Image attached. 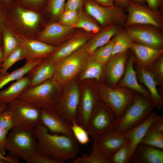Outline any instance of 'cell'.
Here are the masks:
<instances>
[{
    "mask_svg": "<svg viewBox=\"0 0 163 163\" xmlns=\"http://www.w3.org/2000/svg\"><path fill=\"white\" fill-rule=\"evenodd\" d=\"M34 130L38 142L37 153L61 163L76 157L79 148L73 135L51 134L40 122Z\"/></svg>",
    "mask_w": 163,
    "mask_h": 163,
    "instance_id": "6da1fadb",
    "label": "cell"
},
{
    "mask_svg": "<svg viewBox=\"0 0 163 163\" xmlns=\"http://www.w3.org/2000/svg\"><path fill=\"white\" fill-rule=\"evenodd\" d=\"M40 13L15 3L7 10L5 24L16 35L36 39L42 30Z\"/></svg>",
    "mask_w": 163,
    "mask_h": 163,
    "instance_id": "7a4b0ae2",
    "label": "cell"
},
{
    "mask_svg": "<svg viewBox=\"0 0 163 163\" xmlns=\"http://www.w3.org/2000/svg\"><path fill=\"white\" fill-rule=\"evenodd\" d=\"M61 88L51 78L28 88L18 98L40 110H55L62 94Z\"/></svg>",
    "mask_w": 163,
    "mask_h": 163,
    "instance_id": "3957f363",
    "label": "cell"
},
{
    "mask_svg": "<svg viewBox=\"0 0 163 163\" xmlns=\"http://www.w3.org/2000/svg\"><path fill=\"white\" fill-rule=\"evenodd\" d=\"M38 143L34 129H25L14 126L7 136L5 149L10 155L27 162L37 152Z\"/></svg>",
    "mask_w": 163,
    "mask_h": 163,
    "instance_id": "277c9868",
    "label": "cell"
},
{
    "mask_svg": "<svg viewBox=\"0 0 163 163\" xmlns=\"http://www.w3.org/2000/svg\"><path fill=\"white\" fill-rule=\"evenodd\" d=\"M155 105L151 100L136 94L133 102L118 120L113 133L123 134L143 122L152 112Z\"/></svg>",
    "mask_w": 163,
    "mask_h": 163,
    "instance_id": "5b68a950",
    "label": "cell"
},
{
    "mask_svg": "<svg viewBox=\"0 0 163 163\" xmlns=\"http://www.w3.org/2000/svg\"><path fill=\"white\" fill-rule=\"evenodd\" d=\"M89 56L81 47L55 63L52 79L61 88L66 85L82 71Z\"/></svg>",
    "mask_w": 163,
    "mask_h": 163,
    "instance_id": "8992f818",
    "label": "cell"
},
{
    "mask_svg": "<svg viewBox=\"0 0 163 163\" xmlns=\"http://www.w3.org/2000/svg\"><path fill=\"white\" fill-rule=\"evenodd\" d=\"M118 119L113 111L100 99L91 116L86 129L94 140L113 133Z\"/></svg>",
    "mask_w": 163,
    "mask_h": 163,
    "instance_id": "52a82bcc",
    "label": "cell"
},
{
    "mask_svg": "<svg viewBox=\"0 0 163 163\" xmlns=\"http://www.w3.org/2000/svg\"><path fill=\"white\" fill-rule=\"evenodd\" d=\"M98 93L100 99L114 112L118 119L133 102L135 94L130 89L99 84Z\"/></svg>",
    "mask_w": 163,
    "mask_h": 163,
    "instance_id": "ba28073f",
    "label": "cell"
},
{
    "mask_svg": "<svg viewBox=\"0 0 163 163\" xmlns=\"http://www.w3.org/2000/svg\"><path fill=\"white\" fill-rule=\"evenodd\" d=\"M6 108L15 126L25 129H33L40 122V110L18 98L8 104Z\"/></svg>",
    "mask_w": 163,
    "mask_h": 163,
    "instance_id": "9c48e42d",
    "label": "cell"
},
{
    "mask_svg": "<svg viewBox=\"0 0 163 163\" xmlns=\"http://www.w3.org/2000/svg\"><path fill=\"white\" fill-rule=\"evenodd\" d=\"M83 8L102 27L113 24L124 27L127 14L124 8L115 5L103 6L91 0H85Z\"/></svg>",
    "mask_w": 163,
    "mask_h": 163,
    "instance_id": "30bf717a",
    "label": "cell"
},
{
    "mask_svg": "<svg viewBox=\"0 0 163 163\" xmlns=\"http://www.w3.org/2000/svg\"><path fill=\"white\" fill-rule=\"evenodd\" d=\"M62 93L55 109L61 117L71 123H78V113L81 94L78 84L72 81Z\"/></svg>",
    "mask_w": 163,
    "mask_h": 163,
    "instance_id": "8fae6325",
    "label": "cell"
},
{
    "mask_svg": "<svg viewBox=\"0 0 163 163\" xmlns=\"http://www.w3.org/2000/svg\"><path fill=\"white\" fill-rule=\"evenodd\" d=\"M126 9L128 14L125 27L136 24L148 25L163 30V14L161 11L153 10L131 0Z\"/></svg>",
    "mask_w": 163,
    "mask_h": 163,
    "instance_id": "7c38bea8",
    "label": "cell"
},
{
    "mask_svg": "<svg viewBox=\"0 0 163 163\" xmlns=\"http://www.w3.org/2000/svg\"><path fill=\"white\" fill-rule=\"evenodd\" d=\"M125 33L132 42L151 47L163 49L162 30L154 26L136 24L125 27Z\"/></svg>",
    "mask_w": 163,
    "mask_h": 163,
    "instance_id": "4fadbf2b",
    "label": "cell"
},
{
    "mask_svg": "<svg viewBox=\"0 0 163 163\" xmlns=\"http://www.w3.org/2000/svg\"><path fill=\"white\" fill-rule=\"evenodd\" d=\"M15 36L25 51L26 63L46 59L54 53L58 48V46L50 45L36 39Z\"/></svg>",
    "mask_w": 163,
    "mask_h": 163,
    "instance_id": "5bb4252c",
    "label": "cell"
},
{
    "mask_svg": "<svg viewBox=\"0 0 163 163\" xmlns=\"http://www.w3.org/2000/svg\"><path fill=\"white\" fill-rule=\"evenodd\" d=\"M75 29L58 22H52L44 27L36 40L56 46L71 37Z\"/></svg>",
    "mask_w": 163,
    "mask_h": 163,
    "instance_id": "9a60e30c",
    "label": "cell"
},
{
    "mask_svg": "<svg viewBox=\"0 0 163 163\" xmlns=\"http://www.w3.org/2000/svg\"><path fill=\"white\" fill-rule=\"evenodd\" d=\"M94 34L85 31L74 33L48 58V61L56 63L82 47Z\"/></svg>",
    "mask_w": 163,
    "mask_h": 163,
    "instance_id": "2e32d148",
    "label": "cell"
},
{
    "mask_svg": "<svg viewBox=\"0 0 163 163\" xmlns=\"http://www.w3.org/2000/svg\"><path fill=\"white\" fill-rule=\"evenodd\" d=\"M40 123L52 134L73 135L71 123L59 116L53 109L40 110Z\"/></svg>",
    "mask_w": 163,
    "mask_h": 163,
    "instance_id": "e0dca14e",
    "label": "cell"
},
{
    "mask_svg": "<svg viewBox=\"0 0 163 163\" xmlns=\"http://www.w3.org/2000/svg\"><path fill=\"white\" fill-rule=\"evenodd\" d=\"M93 140V145L109 160L128 141L123 134L114 133Z\"/></svg>",
    "mask_w": 163,
    "mask_h": 163,
    "instance_id": "ac0fdd59",
    "label": "cell"
},
{
    "mask_svg": "<svg viewBox=\"0 0 163 163\" xmlns=\"http://www.w3.org/2000/svg\"><path fill=\"white\" fill-rule=\"evenodd\" d=\"M130 49L135 57V63L148 70L163 54V49L151 47L131 40Z\"/></svg>",
    "mask_w": 163,
    "mask_h": 163,
    "instance_id": "d6986e66",
    "label": "cell"
},
{
    "mask_svg": "<svg viewBox=\"0 0 163 163\" xmlns=\"http://www.w3.org/2000/svg\"><path fill=\"white\" fill-rule=\"evenodd\" d=\"M100 99L98 92L86 88L81 94L78 113V123L86 129L91 116Z\"/></svg>",
    "mask_w": 163,
    "mask_h": 163,
    "instance_id": "ffe728a7",
    "label": "cell"
},
{
    "mask_svg": "<svg viewBox=\"0 0 163 163\" xmlns=\"http://www.w3.org/2000/svg\"><path fill=\"white\" fill-rule=\"evenodd\" d=\"M134 64L135 57L132 53L127 60L123 76L118 83L117 86L131 89L151 100L149 91L138 81L136 72L134 67Z\"/></svg>",
    "mask_w": 163,
    "mask_h": 163,
    "instance_id": "44dd1931",
    "label": "cell"
},
{
    "mask_svg": "<svg viewBox=\"0 0 163 163\" xmlns=\"http://www.w3.org/2000/svg\"><path fill=\"white\" fill-rule=\"evenodd\" d=\"M122 27L116 24L103 27L94 35L82 47L89 55L99 48L106 44L122 29Z\"/></svg>",
    "mask_w": 163,
    "mask_h": 163,
    "instance_id": "7402d4cb",
    "label": "cell"
},
{
    "mask_svg": "<svg viewBox=\"0 0 163 163\" xmlns=\"http://www.w3.org/2000/svg\"><path fill=\"white\" fill-rule=\"evenodd\" d=\"M128 50L110 58L106 63V72L108 80L112 85L115 87L123 76L128 59Z\"/></svg>",
    "mask_w": 163,
    "mask_h": 163,
    "instance_id": "603a6c76",
    "label": "cell"
},
{
    "mask_svg": "<svg viewBox=\"0 0 163 163\" xmlns=\"http://www.w3.org/2000/svg\"><path fill=\"white\" fill-rule=\"evenodd\" d=\"M129 162L163 163V150L140 143L131 156Z\"/></svg>",
    "mask_w": 163,
    "mask_h": 163,
    "instance_id": "cb8c5ba5",
    "label": "cell"
},
{
    "mask_svg": "<svg viewBox=\"0 0 163 163\" xmlns=\"http://www.w3.org/2000/svg\"><path fill=\"white\" fill-rule=\"evenodd\" d=\"M159 116L155 112H152L142 123L123 133L128 140L131 157L151 124Z\"/></svg>",
    "mask_w": 163,
    "mask_h": 163,
    "instance_id": "d4e9b609",
    "label": "cell"
},
{
    "mask_svg": "<svg viewBox=\"0 0 163 163\" xmlns=\"http://www.w3.org/2000/svg\"><path fill=\"white\" fill-rule=\"evenodd\" d=\"M136 64L137 77L148 89L151 99L155 106L159 109H162L163 99L157 90V85L158 84L153 75L149 70Z\"/></svg>",
    "mask_w": 163,
    "mask_h": 163,
    "instance_id": "484cf974",
    "label": "cell"
},
{
    "mask_svg": "<svg viewBox=\"0 0 163 163\" xmlns=\"http://www.w3.org/2000/svg\"><path fill=\"white\" fill-rule=\"evenodd\" d=\"M31 76L28 74L0 91V101L6 104L18 98L29 85Z\"/></svg>",
    "mask_w": 163,
    "mask_h": 163,
    "instance_id": "4316f807",
    "label": "cell"
},
{
    "mask_svg": "<svg viewBox=\"0 0 163 163\" xmlns=\"http://www.w3.org/2000/svg\"><path fill=\"white\" fill-rule=\"evenodd\" d=\"M55 63L43 59L28 73L31 76L28 88L34 86L52 78Z\"/></svg>",
    "mask_w": 163,
    "mask_h": 163,
    "instance_id": "83f0119b",
    "label": "cell"
},
{
    "mask_svg": "<svg viewBox=\"0 0 163 163\" xmlns=\"http://www.w3.org/2000/svg\"><path fill=\"white\" fill-rule=\"evenodd\" d=\"M43 59H40L26 63L21 67L10 73L7 72L0 73V91L5 85L27 75Z\"/></svg>",
    "mask_w": 163,
    "mask_h": 163,
    "instance_id": "f1b7e54d",
    "label": "cell"
},
{
    "mask_svg": "<svg viewBox=\"0 0 163 163\" xmlns=\"http://www.w3.org/2000/svg\"><path fill=\"white\" fill-rule=\"evenodd\" d=\"M78 14V21L73 27L82 29L94 34L102 29V27L84 8L79 11Z\"/></svg>",
    "mask_w": 163,
    "mask_h": 163,
    "instance_id": "f546056e",
    "label": "cell"
},
{
    "mask_svg": "<svg viewBox=\"0 0 163 163\" xmlns=\"http://www.w3.org/2000/svg\"><path fill=\"white\" fill-rule=\"evenodd\" d=\"M104 65L89 56L82 70L80 80L82 81L94 78L97 81L99 80L102 74Z\"/></svg>",
    "mask_w": 163,
    "mask_h": 163,
    "instance_id": "4dcf8cb0",
    "label": "cell"
},
{
    "mask_svg": "<svg viewBox=\"0 0 163 163\" xmlns=\"http://www.w3.org/2000/svg\"><path fill=\"white\" fill-rule=\"evenodd\" d=\"M2 44L5 59L9 54L21 45L15 34L5 24L3 31Z\"/></svg>",
    "mask_w": 163,
    "mask_h": 163,
    "instance_id": "1f68e13d",
    "label": "cell"
},
{
    "mask_svg": "<svg viewBox=\"0 0 163 163\" xmlns=\"http://www.w3.org/2000/svg\"><path fill=\"white\" fill-rule=\"evenodd\" d=\"M116 35L106 44L96 50L90 57L97 62L105 65L110 58Z\"/></svg>",
    "mask_w": 163,
    "mask_h": 163,
    "instance_id": "d6a6232c",
    "label": "cell"
},
{
    "mask_svg": "<svg viewBox=\"0 0 163 163\" xmlns=\"http://www.w3.org/2000/svg\"><path fill=\"white\" fill-rule=\"evenodd\" d=\"M130 47V40L122 29L116 34L110 58L129 50Z\"/></svg>",
    "mask_w": 163,
    "mask_h": 163,
    "instance_id": "836d02e7",
    "label": "cell"
},
{
    "mask_svg": "<svg viewBox=\"0 0 163 163\" xmlns=\"http://www.w3.org/2000/svg\"><path fill=\"white\" fill-rule=\"evenodd\" d=\"M71 163H110L109 160L99 152L93 145L90 153L76 157L69 162Z\"/></svg>",
    "mask_w": 163,
    "mask_h": 163,
    "instance_id": "e575fe53",
    "label": "cell"
},
{
    "mask_svg": "<svg viewBox=\"0 0 163 163\" xmlns=\"http://www.w3.org/2000/svg\"><path fill=\"white\" fill-rule=\"evenodd\" d=\"M140 143L163 150V134L153 130L150 127Z\"/></svg>",
    "mask_w": 163,
    "mask_h": 163,
    "instance_id": "d590c367",
    "label": "cell"
},
{
    "mask_svg": "<svg viewBox=\"0 0 163 163\" xmlns=\"http://www.w3.org/2000/svg\"><path fill=\"white\" fill-rule=\"evenodd\" d=\"M26 55L25 51L20 45L18 47L11 52L5 59L1 69V72H7L13 64L18 61L25 59Z\"/></svg>",
    "mask_w": 163,
    "mask_h": 163,
    "instance_id": "8d00e7d4",
    "label": "cell"
},
{
    "mask_svg": "<svg viewBox=\"0 0 163 163\" xmlns=\"http://www.w3.org/2000/svg\"><path fill=\"white\" fill-rule=\"evenodd\" d=\"M71 129L75 139L80 144L85 145L90 141L86 129L77 122H72Z\"/></svg>",
    "mask_w": 163,
    "mask_h": 163,
    "instance_id": "74e56055",
    "label": "cell"
},
{
    "mask_svg": "<svg viewBox=\"0 0 163 163\" xmlns=\"http://www.w3.org/2000/svg\"><path fill=\"white\" fill-rule=\"evenodd\" d=\"M130 158V147L128 142L111 157L109 160L110 163H128L129 162Z\"/></svg>",
    "mask_w": 163,
    "mask_h": 163,
    "instance_id": "f35d334b",
    "label": "cell"
},
{
    "mask_svg": "<svg viewBox=\"0 0 163 163\" xmlns=\"http://www.w3.org/2000/svg\"><path fill=\"white\" fill-rule=\"evenodd\" d=\"M66 0H48L45 7L47 11L55 18H59L65 10Z\"/></svg>",
    "mask_w": 163,
    "mask_h": 163,
    "instance_id": "ab89813d",
    "label": "cell"
},
{
    "mask_svg": "<svg viewBox=\"0 0 163 163\" xmlns=\"http://www.w3.org/2000/svg\"><path fill=\"white\" fill-rule=\"evenodd\" d=\"M78 11L65 10L59 16L58 22L62 25L73 27L78 21Z\"/></svg>",
    "mask_w": 163,
    "mask_h": 163,
    "instance_id": "60d3db41",
    "label": "cell"
},
{
    "mask_svg": "<svg viewBox=\"0 0 163 163\" xmlns=\"http://www.w3.org/2000/svg\"><path fill=\"white\" fill-rule=\"evenodd\" d=\"M48 0H16L15 3L25 8L41 11Z\"/></svg>",
    "mask_w": 163,
    "mask_h": 163,
    "instance_id": "b9f144b4",
    "label": "cell"
},
{
    "mask_svg": "<svg viewBox=\"0 0 163 163\" xmlns=\"http://www.w3.org/2000/svg\"><path fill=\"white\" fill-rule=\"evenodd\" d=\"M158 85L161 86L163 82V56L158 59L149 70Z\"/></svg>",
    "mask_w": 163,
    "mask_h": 163,
    "instance_id": "7bdbcfd3",
    "label": "cell"
},
{
    "mask_svg": "<svg viewBox=\"0 0 163 163\" xmlns=\"http://www.w3.org/2000/svg\"><path fill=\"white\" fill-rule=\"evenodd\" d=\"M14 126L10 113L5 108L0 113V127L9 131Z\"/></svg>",
    "mask_w": 163,
    "mask_h": 163,
    "instance_id": "ee69618b",
    "label": "cell"
},
{
    "mask_svg": "<svg viewBox=\"0 0 163 163\" xmlns=\"http://www.w3.org/2000/svg\"><path fill=\"white\" fill-rule=\"evenodd\" d=\"M28 163H61L55 159L40 154L37 152L33 154L30 158Z\"/></svg>",
    "mask_w": 163,
    "mask_h": 163,
    "instance_id": "f6af8a7d",
    "label": "cell"
},
{
    "mask_svg": "<svg viewBox=\"0 0 163 163\" xmlns=\"http://www.w3.org/2000/svg\"><path fill=\"white\" fill-rule=\"evenodd\" d=\"M85 0H67L65 10H73L78 12L83 8Z\"/></svg>",
    "mask_w": 163,
    "mask_h": 163,
    "instance_id": "bcb514c9",
    "label": "cell"
},
{
    "mask_svg": "<svg viewBox=\"0 0 163 163\" xmlns=\"http://www.w3.org/2000/svg\"><path fill=\"white\" fill-rule=\"evenodd\" d=\"M8 131L0 127V152L4 156L6 154L5 145Z\"/></svg>",
    "mask_w": 163,
    "mask_h": 163,
    "instance_id": "7dc6e473",
    "label": "cell"
},
{
    "mask_svg": "<svg viewBox=\"0 0 163 163\" xmlns=\"http://www.w3.org/2000/svg\"><path fill=\"white\" fill-rule=\"evenodd\" d=\"M7 13V10L0 5V43L2 44V33Z\"/></svg>",
    "mask_w": 163,
    "mask_h": 163,
    "instance_id": "c3c4849f",
    "label": "cell"
},
{
    "mask_svg": "<svg viewBox=\"0 0 163 163\" xmlns=\"http://www.w3.org/2000/svg\"><path fill=\"white\" fill-rule=\"evenodd\" d=\"M149 8L154 11L160 10L163 5V0H145Z\"/></svg>",
    "mask_w": 163,
    "mask_h": 163,
    "instance_id": "681fc988",
    "label": "cell"
},
{
    "mask_svg": "<svg viewBox=\"0 0 163 163\" xmlns=\"http://www.w3.org/2000/svg\"><path fill=\"white\" fill-rule=\"evenodd\" d=\"M0 158L6 161L8 163H19V158L13 157L10 155L5 157L0 152Z\"/></svg>",
    "mask_w": 163,
    "mask_h": 163,
    "instance_id": "f907efd6",
    "label": "cell"
},
{
    "mask_svg": "<svg viewBox=\"0 0 163 163\" xmlns=\"http://www.w3.org/2000/svg\"><path fill=\"white\" fill-rule=\"evenodd\" d=\"M130 0H114V5L123 8H127Z\"/></svg>",
    "mask_w": 163,
    "mask_h": 163,
    "instance_id": "816d5d0a",
    "label": "cell"
},
{
    "mask_svg": "<svg viewBox=\"0 0 163 163\" xmlns=\"http://www.w3.org/2000/svg\"><path fill=\"white\" fill-rule=\"evenodd\" d=\"M101 5L111 6L114 5V0H91Z\"/></svg>",
    "mask_w": 163,
    "mask_h": 163,
    "instance_id": "f5cc1de1",
    "label": "cell"
},
{
    "mask_svg": "<svg viewBox=\"0 0 163 163\" xmlns=\"http://www.w3.org/2000/svg\"><path fill=\"white\" fill-rule=\"evenodd\" d=\"M15 1L16 0H0V5L8 10L15 3Z\"/></svg>",
    "mask_w": 163,
    "mask_h": 163,
    "instance_id": "db71d44e",
    "label": "cell"
},
{
    "mask_svg": "<svg viewBox=\"0 0 163 163\" xmlns=\"http://www.w3.org/2000/svg\"><path fill=\"white\" fill-rule=\"evenodd\" d=\"M5 60L3 44L0 43V66L2 67Z\"/></svg>",
    "mask_w": 163,
    "mask_h": 163,
    "instance_id": "11a10c76",
    "label": "cell"
},
{
    "mask_svg": "<svg viewBox=\"0 0 163 163\" xmlns=\"http://www.w3.org/2000/svg\"><path fill=\"white\" fill-rule=\"evenodd\" d=\"M131 1L139 4L141 5H143L146 3L145 0H130Z\"/></svg>",
    "mask_w": 163,
    "mask_h": 163,
    "instance_id": "9f6ffc18",
    "label": "cell"
},
{
    "mask_svg": "<svg viewBox=\"0 0 163 163\" xmlns=\"http://www.w3.org/2000/svg\"><path fill=\"white\" fill-rule=\"evenodd\" d=\"M7 104L0 101V113L6 108Z\"/></svg>",
    "mask_w": 163,
    "mask_h": 163,
    "instance_id": "6f0895ef",
    "label": "cell"
},
{
    "mask_svg": "<svg viewBox=\"0 0 163 163\" xmlns=\"http://www.w3.org/2000/svg\"><path fill=\"white\" fill-rule=\"evenodd\" d=\"M0 163H8L7 161L4 159L0 158Z\"/></svg>",
    "mask_w": 163,
    "mask_h": 163,
    "instance_id": "680465c9",
    "label": "cell"
},
{
    "mask_svg": "<svg viewBox=\"0 0 163 163\" xmlns=\"http://www.w3.org/2000/svg\"><path fill=\"white\" fill-rule=\"evenodd\" d=\"M2 68V67L1 66H0V73L1 72Z\"/></svg>",
    "mask_w": 163,
    "mask_h": 163,
    "instance_id": "91938a15",
    "label": "cell"
}]
</instances>
